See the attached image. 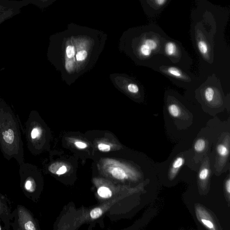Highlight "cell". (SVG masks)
<instances>
[{"label": "cell", "instance_id": "cell-10", "mask_svg": "<svg viewBox=\"0 0 230 230\" xmlns=\"http://www.w3.org/2000/svg\"><path fill=\"white\" fill-rule=\"evenodd\" d=\"M214 95V91L213 88L211 87H208L205 90V97L206 101L208 102H210L213 100Z\"/></svg>", "mask_w": 230, "mask_h": 230}, {"label": "cell", "instance_id": "cell-18", "mask_svg": "<svg viewBox=\"0 0 230 230\" xmlns=\"http://www.w3.org/2000/svg\"><path fill=\"white\" fill-rule=\"evenodd\" d=\"M98 148L100 151L104 152H107L110 151V147L108 145L106 144L101 143L98 145Z\"/></svg>", "mask_w": 230, "mask_h": 230}, {"label": "cell", "instance_id": "cell-25", "mask_svg": "<svg viewBox=\"0 0 230 230\" xmlns=\"http://www.w3.org/2000/svg\"><path fill=\"white\" fill-rule=\"evenodd\" d=\"M167 0H155L156 4L159 6H162L165 3Z\"/></svg>", "mask_w": 230, "mask_h": 230}, {"label": "cell", "instance_id": "cell-27", "mask_svg": "<svg viewBox=\"0 0 230 230\" xmlns=\"http://www.w3.org/2000/svg\"><path fill=\"white\" fill-rule=\"evenodd\" d=\"M1 222L2 221H1V219H0V230H5V228L2 227V226H1Z\"/></svg>", "mask_w": 230, "mask_h": 230}, {"label": "cell", "instance_id": "cell-23", "mask_svg": "<svg viewBox=\"0 0 230 230\" xmlns=\"http://www.w3.org/2000/svg\"><path fill=\"white\" fill-rule=\"evenodd\" d=\"M75 145L78 148H81V149L86 148L87 147L86 144L80 142H76L75 143Z\"/></svg>", "mask_w": 230, "mask_h": 230}, {"label": "cell", "instance_id": "cell-16", "mask_svg": "<svg viewBox=\"0 0 230 230\" xmlns=\"http://www.w3.org/2000/svg\"><path fill=\"white\" fill-rule=\"evenodd\" d=\"M218 153L222 156H225L228 154V150L226 147L223 145H219L218 146L217 148Z\"/></svg>", "mask_w": 230, "mask_h": 230}, {"label": "cell", "instance_id": "cell-13", "mask_svg": "<svg viewBox=\"0 0 230 230\" xmlns=\"http://www.w3.org/2000/svg\"><path fill=\"white\" fill-rule=\"evenodd\" d=\"M103 214V211L101 209L96 208L92 210L90 212V217L93 219H96L99 218Z\"/></svg>", "mask_w": 230, "mask_h": 230}, {"label": "cell", "instance_id": "cell-24", "mask_svg": "<svg viewBox=\"0 0 230 230\" xmlns=\"http://www.w3.org/2000/svg\"><path fill=\"white\" fill-rule=\"evenodd\" d=\"M73 68V63L71 61H68L66 63V68L68 69V71L72 69Z\"/></svg>", "mask_w": 230, "mask_h": 230}, {"label": "cell", "instance_id": "cell-14", "mask_svg": "<svg viewBox=\"0 0 230 230\" xmlns=\"http://www.w3.org/2000/svg\"><path fill=\"white\" fill-rule=\"evenodd\" d=\"M87 56V52L85 50H81L77 53L76 55V58L78 61H83L86 59Z\"/></svg>", "mask_w": 230, "mask_h": 230}, {"label": "cell", "instance_id": "cell-11", "mask_svg": "<svg viewBox=\"0 0 230 230\" xmlns=\"http://www.w3.org/2000/svg\"><path fill=\"white\" fill-rule=\"evenodd\" d=\"M205 143L203 139H199L197 140L195 145V148L197 152H201L205 147Z\"/></svg>", "mask_w": 230, "mask_h": 230}, {"label": "cell", "instance_id": "cell-17", "mask_svg": "<svg viewBox=\"0 0 230 230\" xmlns=\"http://www.w3.org/2000/svg\"><path fill=\"white\" fill-rule=\"evenodd\" d=\"M183 159L181 157L178 158L175 160L173 164V167L174 168H178L183 165Z\"/></svg>", "mask_w": 230, "mask_h": 230}, {"label": "cell", "instance_id": "cell-15", "mask_svg": "<svg viewBox=\"0 0 230 230\" xmlns=\"http://www.w3.org/2000/svg\"><path fill=\"white\" fill-rule=\"evenodd\" d=\"M66 54L69 58H72L75 54V49L74 47L72 46H68L66 49Z\"/></svg>", "mask_w": 230, "mask_h": 230}, {"label": "cell", "instance_id": "cell-22", "mask_svg": "<svg viewBox=\"0 0 230 230\" xmlns=\"http://www.w3.org/2000/svg\"><path fill=\"white\" fill-rule=\"evenodd\" d=\"M67 169L66 167H65V166H62L56 172V174L60 175V174H63L67 172Z\"/></svg>", "mask_w": 230, "mask_h": 230}, {"label": "cell", "instance_id": "cell-9", "mask_svg": "<svg viewBox=\"0 0 230 230\" xmlns=\"http://www.w3.org/2000/svg\"><path fill=\"white\" fill-rule=\"evenodd\" d=\"M198 47L200 52L205 55L208 53V47L207 43L204 41H200L198 43Z\"/></svg>", "mask_w": 230, "mask_h": 230}, {"label": "cell", "instance_id": "cell-6", "mask_svg": "<svg viewBox=\"0 0 230 230\" xmlns=\"http://www.w3.org/2000/svg\"><path fill=\"white\" fill-rule=\"evenodd\" d=\"M98 193L101 197L104 198H109L112 195L111 190L105 187H102L98 189Z\"/></svg>", "mask_w": 230, "mask_h": 230}, {"label": "cell", "instance_id": "cell-19", "mask_svg": "<svg viewBox=\"0 0 230 230\" xmlns=\"http://www.w3.org/2000/svg\"><path fill=\"white\" fill-rule=\"evenodd\" d=\"M128 90L133 93H137L139 91V88L137 85L133 84H131L128 86Z\"/></svg>", "mask_w": 230, "mask_h": 230}, {"label": "cell", "instance_id": "cell-1", "mask_svg": "<svg viewBox=\"0 0 230 230\" xmlns=\"http://www.w3.org/2000/svg\"><path fill=\"white\" fill-rule=\"evenodd\" d=\"M20 187L24 194L30 200L34 198L37 189L35 168L31 164L23 163L20 164Z\"/></svg>", "mask_w": 230, "mask_h": 230}, {"label": "cell", "instance_id": "cell-8", "mask_svg": "<svg viewBox=\"0 0 230 230\" xmlns=\"http://www.w3.org/2000/svg\"><path fill=\"white\" fill-rule=\"evenodd\" d=\"M169 112L172 116L177 117L180 115V110L175 104L170 105L168 107Z\"/></svg>", "mask_w": 230, "mask_h": 230}, {"label": "cell", "instance_id": "cell-3", "mask_svg": "<svg viewBox=\"0 0 230 230\" xmlns=\"http://www.w3.org/2000/svg\"><path fill=\"white\" fill-rule=\"evenodd\" d=\"M13 211L8 199L0 193V219L6 230H10L11 228V223L14 218Z\"/></svg>", "mask_w": 230, "mask_h": 230}, {"label": "cell", "instance_id": "cell-2", "mask_svg": "<svg viewBox=\"0 0 230 230\" xmlns=\"http://www.w3.org/2000/svg\"><path fill=\"white\" fill-rule=\"evenodd\" d=\"M14 222L11 226L15 230H36V224L31 212L22 205H18L14 211ZM12 220V221H13Z\"/></svg>", "mask_w": 230, "mask_h": 230}, {"label": "cell", "instance_id": "cell-26", "mask_svg": "<svg viewBox=\"0 0 230 230\" xmlns=\"http://www.w3.org/2000/svg\"><path fill=\"white\" fill-rule=\"evenodd\" d=\"M226 189L228 193H230V180H228L226 183Z\"/></svg>", "mask_w": 230, "mask_h": 230}, {"label": "cell", "instance_id": "cell-12", "mask_svg": "<svg viewBox=\"0 0 230 230\" xmlns=\"http://www.w3.org/2000/svg\"><path fill=\"white\" fill-rule=\"evenodd\" d=\"M168 72L171 75H173L175 77L180 78L182 76V72L179 70L177 68H174V67H170V68H169L168 69Z\"/></svg>", "mask_w": 230, "mask_h": 230}, {"label": "cell", "instance_id": "cell-21", "mask_svg": "<svg viewBox=\"0 0 230 230\" xmlns=\"http://www.w3.org/2000/svg\"><path fill=\"white\" fill-rule=\"evenodd\" d=\"M201 221H202V223L208 228H210V229H214V225L211 222L206 219H202Z\"/></svg>", "mask_w": 230, "mask_h": 230}, {"label": "cell", "instance_id": "cell-20", "mask_svg": "<svg viewBox=\"0 0 230 230\" xmlns=\"http://www.w3.org/2000/svg\"><path fill=\"white\" fill-rule=\"evenodd\" d=\"M209 174V170L207 169H204L200 174V178L202 180H205L207 178Z\"/></svg>", "mask_w": 230, "mask_h": 230}, {"label": "cell", "instance_id": "cell-5", "mask_svg": "<svg viewBox=\"0 0 230 230\" xmlns=\"http://www.w3.org/2000/svg\"><path fill=\"white\" fill-rule=\"evenodd\" d=\"M111 173L114 178L120 180L124 179L126 177L125 171L120 168H115L113 169Z\"/></svg>", "mask_w": 230, "mask_h": 230}, {"label": "cell", "instance_id": "cell-4", "mask_svg": "<svg viewBox=\"0 0 230 230\" xmlns=\"http://www.w3.org/2000/svg\"><path fill=\"white\" fill-rule=\"evenodd\" d=\"M157 47V42L152 39H147L144 41V43L140 47V52L142 54L145 56H148L151 54L152 50L156 49Z\"/></svg>", "mask_w": 230, "mask_h": 230}, {"label": "cell", "instance_id": "cell-7", "mask_svg": "<svg viewBox=\"0 0 230 230\" xmlns=\"http://www.w3.org/2000/svg\"><path fill=\"white\" fill-rule=\"evenodd\" d=\"M165 52L167 55L171 56L173 55L176 53V46L174 43L169 42L165 45Z\"/></svg>", "mask_w": 230, "mask_h": 230}]
</instances>
